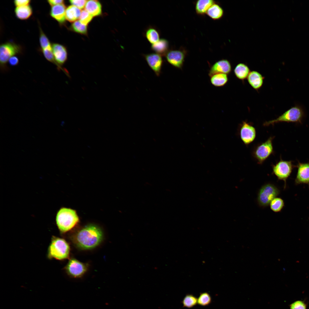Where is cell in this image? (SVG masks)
Instances as JSON below:
<instances>
[{
	"label": "cell",
	"instance_id": "obj_1",
	"mask_svg": "<svg viewBox=\"0 0 309 309\" xmlns=\"http://www.w3.org/2000/svg\"><path fill=\"white\" fill-rule=\"evenodd\" d=\"M103 233L98 226L87 225L77 231L72 237V241L78 248L90 249L98 246L103 239Z\"/></svg>",
	"mask_w": 309,
	"mask_h": 309
},
{
	"label": "cell",
	"instance_id": "obj_2",
	"mask_svg": "<svg viewBox=\"0 0 309 309\" xmlns=\"http://www.w3.org/2000/svg\"><path fill=\"white\" fill-rule=\"evenodd\" d=\"M79 221V218L76 211L70 208L62 207L58 210L56 215V224L62 233L71 230Z\"/></svg>",
	"mask_w": 309,
	"mask_h": 309
},
{
	"label": "cell",
	"instance_id": "obj_3",
	"mask_svg": "<svg viewBox=\"0 0 309 309\" xmlns=\"http://www.w3.org/2000/svg\"><path fill=\"white\" fill-rule=\"evenodd\" d=\"M302 108L298 106H295L288 109L276 118L266 121L263 124L265 126L282 122H292L302 124L304 117Z\"/></svg>",
	"mask_w": 309,
	"mask_h": 309
},
{
	"label": "cell",
	"instance_id": "obj_4",
	"mask_svg": "<svg viewBox=\"0 0 309 309\" xmlns=\"http://www.w3.org/2000/svg\"><path fill=\"white\" fill-rule=\"evenodd\" d=\"M70 247L64 239L53 237L48 249V256L61 260L68 258L69 255Z\"/></svg>",
	"mask_w": 309,
	"mask_h": 309
},
{
	"label": "cell",
	"instance_id": "obj_5",
	"mask_svg": "<svg viewBox=\"0 0 309 309\" xmlns=\"http://www.w3.org/2000/svg\"><path fill=\"white\" fill-rule=\"evenodd\" d=\"M280 193L279 189L273 184L270 183L265 184L261 187L258 193L257 201L258 204L262 207L268 206Z\"/></svg>",
	"mask_w": 309,
	"mask_h": 309
},
{
	"label": "cell",
	"instance_id": "obj_6",
	"mask_svg": "<svg viewBox=\"0 0 309 309\" xmlns=\"http://www.w3.org/2000/svg\"><path fill=\"white\" fill-rule=\"evenodd\" d=\"M293 161H285L280 158V160L275 165H272V174L275 175L278 179L284 182V188L286 186V181L290 175L294 168L296 166L293 164Z\"/></svg>",
	"mask_w": 309,
	"mask_h": 309
},
{
	"label": "cell",
	"instance_id": "obj_7",
	"mask_svg": "<svg viewBox=\"0 0 309 309\" xmlns=\"http://www.w3.org/2000/svg\"><path fill=\"white\" fill-rule=\"evenodd\" d=\"M21 51L20 46L11 42H7L0 45V66L2 72H6L8 70L6 65L10 58L20 53Z\"/></svg>",
	"mask_w": 309,
	"mask_h": 309
},
{
	"label": "cell",
	"instance_id": "obj_8",
	"mask_svg": "<svg viewBox=\"0 0 309 309\" xmlns=\"http://www.w3.org/2000/svg\"><path fill=\"white\" fill-rule=\"evenodd\" d=\"M274 137H270L265 141L258 144L253 152V155L259 164H262L274 153L272 143Z\"/></svg>",
	"mask_w": 309,
	"mask_h": 309
},
{
	"label": "cell",
	"instance_id": "obj_9",
	"mask_svg": "<svg viewBox=\"0 0 309 309\" xmlns=\"http://www.w3.org/2000/svg\"><path fill=\"white\" fill-rule=\"evenodd\" d=\"M65 269L67 273L70 276L78 278L82 276L86 272L87 266L86 264L76 259L72 258L69 261Z\"/></svg>",
	"mask_w": 309,
	"mask_h": 309
},
{
	"label": "cell",
	"instance_id": "obj_10",
	"mask_svg": "<svg viewBox=\"0 0 309 309\" xmlns=\"http://www.w3.org/2000/svg\"><path fill=\"white\" fill-rule=\"evenodd\" d=\"M239 135L244 144L249 145L253 142L256 138L255 128L251 124L243 121L240 125Z\"/></svg>",
	"mask_w": 309,
	"mask_h": 309
},
{
	"label": "cell",
	"instance_id": "obj_11",
	"mask_svg": "<svg viewBox=\"0 0 309 309\" xmlns=\"http://www.w3.org/2000/svg\"><path fill=\"white\" fill-rule=\"evenodd\" d=\"M168 62L174 67L181 69L185 57V53L181 50H173L168 51L165 56Z\"/></svg>",
	"mask_w": 309,
	"mask_h": 309
},
{
	"label": "cell",
	"instance_id": "obj_12",
	"mask_svg": "<svg viewBox=\"0 0 309 309\" xmlns=\"http://www.w3.org/2000/svg\"><path fill=\"white\" fill-rule=\"evenodd\" d=\"M296 167L297 172L295 180V184H306L309 186V162L303 163L298 161Z\"/></svg>",
	"mask_w": 309,
	"mask_h": 309
},
{
	"label": "cell",
	"instance_id": "obj_13",
	"mask_svg": "<svg viewBox=\"0 0 309 309\" xmlns=\"http://www.w3.org/2000/svg\"><path fill=\"white\" fill-rule=\"evenodd\" d=\"M144 57L148 65L156 75L159 76L163 62L162 56L156 53H152L144 55Z\"/></svg>",
	"mask_w": 309,
	"mask_h": 309
},
{
	"label": "cell",
	"instance_id": "obj_14",
	"mask_svg": "<svg viewBox=\"0 0 309 309\" xmlns=\"http://www.w3.org/2000/svg\"><path fill=\"white\" fill-rule=\"evenodd\" d=\"M52 52L59 69L62 68L61 66L64 64L67 59V52L66 47L58 43H53L52 45Z\"/></svg>",
	"mask_w": 309,
	"mask_h": 309
},
{
	"label": "cell",
	"instance_id": "obj_15",
	"mask_svg": "<svg viewBox=\"0 0 309 309\" xmlns=\"http://www.w3.org/2000/svg\"><path fill=\"white\" fill-rule=\"evenodd\" d=\"M231 66L230 62L226 59H222L216 62L211 66L208 75L210 77L218 73L227 75L231 73Z\"/></svg>",
	"mask_w": 309,
	"mask_h": 309
},
{
	"label": "cell",
	"instance_id": "obj_16",
	"mask_svg": "<svg viewBox=\"0 0 309 309\" xmlns=\"http://www.w3.org/2000/svg\"><path fill=\"white\" fill-rule=\"evenodd\" d=\"M66 7L64 4L52 6L49 12L51 17L60 24L64 23L66 20Z\"/></svg>",
	"mask_w": 309,
	"mask_h": 309
},
{
	"label": "cell",
	"instance_id": "obj_17",
	"mask_svg": "<svg viewBox=\"0 0 309 309\" xmlns=\"http://www.w3.org/2000/svg\"><path fill=\"white\" fill-rule=\"evenodd\" d=\"M264 77L257 71H250L247 79L249 85L254 89L258 90L262 86Z\"/></svg>",
	"mask_w": 309,
	"mask_h": 309
},
{
	"label": "cell",
	"instance_id": "obj_18",
	"mask_svg": "<svg viewBox=\"0 0 309 309\" xmlns=\"http://www.w3.org/2000/svg\"><path fill=\"white\" fill-rule=\"evenodd\" d=\"M85 10L93 17L98 16L102 13V6L98 0L87 1L85 5Z\"/></svg>",
	"mask_w": 309,
	"mask_h": 309
},
{
	"label": "cell",
	"instance_id": "obj_19",
	"mask_svg": "<svg viewBox=\"0 0 309 309\" xmlns=\"http://www.w3.org/2000/svg\"><path fill=\"white\" fill-rule=\"evenodd\" d=\"M168 41L165 39H161L156 43L152 44L151 49L155 53L161 56H165L168 52Z\"/></svg>",
	"mask_w": 309,
	"mask_h": 309
},
{
	"label": "cell",
	"instance_id": "obj_20",
	"mask_svg": "<svg viewBox=\"0 0 309 309\" xmlns=\"http://www.w3.org/2000/svg\"><path fill=\"white\" fill-rule=\"evenodd\" d=\"M14 11L16 17L21 20L27 19L31 15L33 12L32 8L29 5L17 7Z\"/></svg>",
	"mask_w": 309,
	"mask_h": 309
},
{
	"label": "cell",
	"instance_id": "obj_21",
	"mask_svg": "<svg viewBox=\"0 0 309 309\" xmlns=\"http://www.w3.org/2000/svg\"><path fill=\"white\" fill-rule=\"evenodd\" d=\"M250 72L249 67L243 63L238 64L234 70V73L236 77L241 80H243L247 78Z\"/></svg>",
	"mask_w": 309,
	"mask_h": 309
},
{
	"label": "cell",
	"instance_id": "obj_22",
	"mask_svg": "<svg viewBox=\"0 0 309 309\" xmlns=\"http://www.w3.org/2000/svg\"><path fill=\"white\" fill-rule=\"evenodd\" d=\"M81 12L80 9L75 6H69L66 9V19L70 22H74L80 18Z\"/></svg>",
	"mask_w": 309,
	"mask_h": 309
},
{
	"label": "cell",
	"instance_id": "obj_23",
	"mask_svg": "<svg viewBox=\"0 0 309 309\" xmlns=\"http://www.w3.org/2000/svg\"><path fill=\"white\" fill-rule=\"evenodd\" d=\"M215 1L212 0H199L197 1L195 9L197 13L199 15H203L206 13L209 8Z\"/></svg>",
	"mask_w": 309,
	"mask_h": 309
},
{
	"label": "cell",
	"instance_id": "obj_24",
	"mask_svg": "<svg viewBox=\"0 0 309 309\" xmlns=\"http://www.w3.org/2000/svg\"><path fill=\"white\" fill-rule=\"evenodd\" d=\"M211 84L216 87L224 86L228 80L227 75L223 73L215 74L210 76Z\"/></svg>",
	"mask_w": 309,
	"mask_h": 309
},
{
	"label": "cell",
	"instance_id": "obj_25",
	"mask_svg": "<svg viewBox=\"0 0 309 309\" xmlns=\"http://www.w3.org/2000/svg\"><path fill=\"white\" fill-rule=\"evenodd\" d=\"M223 13L222 7L218 4L214 3L209 8L206 13L212 19L218 20L222 17Z\"/></svg>",
	"mask_w": 309,
	"mask_h": 309
},
{
	"label": "cell",
	"instance_id": "obj_26",
	"mask_svg": "<svg viewBox=\"0 0 309 309\" xmlns=\"http://www.w3.org/2000/svg\"><path fill=\"white\" fill-rule=\"evenodd\" d=\"M145 35L148 41L152 44L156 43L160 40L159 33L154 27L148 28L145 32Z\"/></svg>",
	"mask_w": 309,
	"mask_h": 309
},
{
	"label": "cell",
	"instance_id": "obj_27",
	"mask_svg": "<svg viewBox=\"0 0 309 309\" xmlns=\"http://www.w3.org/2000/svg\"><path fill=\"white\" fill-rule=\"evenodd\" d=\"M181 302L183 307L191 308L197 304V298L192 294H187Z\"/></svg>",
	"mask_w": 309,
	"mask_h": 309
},
{
	"label": "cell",
	"instance_id": "obj_28",
	"mask_svg": "<svg viewBox=\"0 0 309 309\" xmlns=\"http://www.w3.org/2000/svg\"><path fill=\"white\" fill-rule=\"evenodd\" d=\"M270 205L271 210L277 213L281 211L284 206V203L281 198L276 197L271 202Z\"/></svg>",
	"mask_w": 309,
	"mask_h": 309
},
{
	"label": "cell",
	"instance_id": "obj_29",
	"mask_svg": "<svg viewBox=\"0 0 309 309\" xmlns=\"http://www.w3.org/2000/svg\"><path fill=\"white\" fill-rule=\"evenodd\" d=\"M211 302V296L207 292L200 293L197 298V304L202 306L209 305Z\"/></svg>",
	"mask_w": 309,
	"mask_h": 309
},
{
	"label": "cell",
	"instance_id": "obj_30",
	"mask_svg": "<svg viewBox=\"0 0 309 309\" xmlns=\"http://www.w3.org/2000/svg\"><path fill=\"white\" fill-rule=\"evenodd\" d=\"M39 28L40 32L39 41L42 50L47 48L52 49V45H51L48 38L40 27H39Z\"/></svg>",
	"mask_w": 309,
	"mask_h": 309
},
{
	"label": "cell",
	"instance_id": "obj_31",
	"mask_svg": "<svg viewBox=\"0 0 309 309\" xmlns=\"http://www.w3.org/2000/svg\"><path fill=\"white\" fill-rule=\"evenodd\" d=\"M71 29L74 31L82 34L86 35L87 33V27L81 23L80 21L77 20L72 25Z\"/></svg>",
	"mask_w": 309,
	"mask_h": 309
},
{
	"label": "cell",
	"instance_id": "obj_32",
	"mask_svg": "<svg viewBox=\"0 0 309 309\" xmlns=\"http://www.w3.org/2000/svg\"><path fill=\"white\" fill-rule=\"evenodd\" d=\"M93 16L85 10L81 11L79 19L82 23L87 25L92 20Z\"/></svg>",
	"mask_w": 309,
	"mask_h": 309
},
{
	"label": "cell",
	"instance_id": "obj_33",
	"mask_svg": "<svg viewBox=\"0 0 309 309\" xmlns=\"http://www.w3.org/2000/svg\"><path fill=\"white\" fill-rule=\"evenodd\" d=\"M43 55L46 59L49 61L55 64L59 69V67L55 59L52 49H45L42 50Z\"/></svg>",
	"mask_w": 309,
	"mask_h": 309
},
{
	"label": "cell",
	"instance_id": "obj_34",
	"mask_svg": "<svg viewBox=\"0 0 309 309\" xmlns=\"http://www.w3.org/2000/svg\"><path fill=\"white\" fill-rule=\"evenodd\" d=\"M290 309H306V306L304 302L300 300L296 301L290 305Z\"/></svg>",
	"mask_w": 309,
	"mask_h": 309
},
{
	"label": "cell",
	"instance_id": "obj_35",
	"mask_svg": "<svg viewBox=\"0 0 309 309\" xmlns=\"http://www.w3.org/2000/svg\"><path fill=\"white\" fill-rule=\"evenodd\" d=\"M69 2L71 4L80 9L83 8L87 1L85 0H70Z\"/></svg>",
	"mask_w": 309,
	"mask_h": 309
},
{
	"label": "cell",
	"instance_id": "obj_36",
	"mask_svg": "<svg viewBox=\"0 0 309 309\" xmlns=\"http://www.w3.org/2000/svg\"><path fill=\"white\" fill-rule=\"evenodd\" d=\"M30 2L29 0H15L13 3L17 7L29 5Z\"/></svg>",
	"mask_w": 309,
	"mask_h": 309
},
{
	"label": "cell",
	"instance_id": "obj_37",
	"mask_svg": "<svg viewBox=\"0 0 309 309\" xmlns=\"http://www.w3.org/2000/svg\"><path fill=\"white\" fill-rule=\"evenodd\" d=\"M9 64L11 66H14L17 65L19 63V60L18 58L16 56H13L11 57L8 60Z\"/></svg>",
	"mask_w": 309,
	"mask_h": 309
},
{
	"label": "cell",
	"instance_id": "obj_38",
	"mask_svg": "<svg viewBox=\"0 0 309 309\" xmlns=\"http://www.w3.org/2000/svg\"><path fill=\"white\" fill-rule=\"evenodd\" d=\"M48 3L52 6L54 5L64 4V1L63 0H49L47 1Z\"/></svg>",
	"mask_w": 309,
	"mask_h": 309
}]
</instances>
